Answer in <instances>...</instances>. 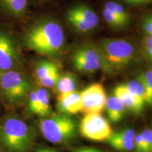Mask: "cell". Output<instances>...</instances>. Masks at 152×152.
I'll return each instance as SVG.
<instances>
[{"instance_id":"1","label":"cell","mask_w":152,"mask_h":152,"mask_svg":"<svg viewBox=\"0 0 152 152\" xmlns=\"http://www.w3.org/2000/svg\"><path fill=\"white\" fill-rule=\"evenodd\" d=\"M19 40L22 48L55 61L66 46L64 30L52 18H42L30 25L23 32Z\"/></svg>"},{"instance_id":"2","label":"cell","mask_w":152,"mask_h":152,"mask_svg":"<svg viewBox=\"0 0 152 152\" xmlns=\"http://www.w3.org/2000/svg\"><path fill=\"white\" fill-rule=\"evenodd\" d=\"M36 132L16 111L0 115V149L4 152H31Z\"/></svg>"},{"instance_id":"3","label":"cell","mask_w":152,"mask_h":152,"mask_svg":"<svg viewBox=\"0 0 152 152\" xmlns=\"http://www.w3.org/2000/svg\"><path fill=\"white\" fill-rule=\"evenodd\" d=\"M33 86L25 72H2L0 75V104L4 111H16L24 106Z\"/></svg>"},{"instance_id":"4","label":"cell","mask_w":152,"mask_h":152,"mask_svg":"<svg viewBox=\"0 0 152 152\" xmlns=\"http://www.w3.org/2000/svg\"><path fill=\"white\" fill-rule=\"evenodd\" d=\"M98 47L103 57V69L108 73L119 71L127 67L135 56L132 44L123 39H104Z\"/></svg>"},{"instance_id":"5","label":"cell","mask_w":152,"mask_h":152,"mask_svg":"<svg viewBox=\"0 0 152 152\" xmlns=\"http://www.w3.org/2000/svg\"><path fill=\"white\" fill-rule=\"evenodd\" d=\"M37 127L43 137L55 144L70 142L76 134L75 121L70 115L60 113L39 118Z\"/></svg>"},{"instance_id":"6","label":"cell","mask_w":152,"mask_h":152,"mask_svg":"<svg viewBox=\"0 0 152 152\" xmlns=\"http://www.w3.org/2000/svg\"><path fill=\"white\" fill-rule=\"evenodd\" d=\"M20 40L11 28L0 24V71L24 72Z\"/></svg>"},{"instance_id":"7","label":"cell","mask_w":152,"mask_h":152,"mask_svg":"<svg viewBox=\"0 0 152 152\" xmlns=\"http://www.w3.org/2000/svg\"><path fill=\"white\" fill-rule=\"evenodd\" d=\"M72 63L77 71L84 73H93L103 68V57L99 47L86 44L77 47L72 54Z\"/></svg>"},{"instance_id":"8","label":"cell","mask_w":152,"mask_h":152,"mask_svg":"<svg viewBox=\"0 0 152 152\" xmlns=\"http://www.w3.org/2000/svg\"><path fill=\"white\" fill-rule=\"evenodd\" d=\"M83 137L95 142L106 141L113 132L109 123L100 114H85L80 123Z\"/></svg>"},{"instance_id":"9","label":"cell","mask_w":152,"mask_h":152,"mask_svg":"<svg viewBox=\"0 0 152 152\" xmlns=\"http://www.w3.org/2000/svg\"><path fill=\"white\" fill-rule=\"evenodd\" d=\"M66 20L76 31L86 33L98 26V15L86 4H78L70 8L66 13Z\"/></svg>"},{"instance_id":"10","label":"cell","mask_w":152,"mask_h":152,"mask_svg":"<svg viewBox=\"0 0 152 152\" xmlns=\"http://www.w3.org/2000/svg\"><path fill=\"white\" fill-rule=\"evenodd\" d=\"M60 75V65L56 61L42 58L34 62L33 76L38 86L54 88Z\"/></svg>"},{"instance_id":"11","label":"cell","mask_w":152,"mask_h":152,"mask_svg":"<svg viewBox=\"0 0 152 152\" xmlns=\"http://www.w3.org/2000/svg\"><path fill=\"white\" fill-rule=\"evenodd\" d=\"M28 115H37L39 118L53 113L50 104V93L47 88L33 86L24 105Z\"/></svg>"},{"instance_id":"12","label":"cell","mask_w":152,"mask_h":152,"mask_svg":"<svg viewBox=\"0 0 152 152\" xmlns=\"http://www.w3.org/2000/svg\"><path fill=\"white\" fill-rule=\"evenodd\" d=\"M83 109L85 114H100L105 109L107 96L103 85L93 83L80 92Z\"/></svg>"},{"instance_id":"13","label":"cell","mask_w":152,"mask_h":152,"mask_svg":"<svg viewBox=\"0 0 152 152\" xmlns=\"http://www.w3.org/2000/svg\"><path fill=\"white\" fill-rule=\"evenodd\" d=\"M28 0H0V16L9 20H20L26 16Z\"/></svg>"},{"instance_id":"14","label":"cell","mask_w":152,"mask_h":152,"mask_svg":"<svg viewBox=\"0 0 152 152\" xmlns=\"http://www.w3.org/2000/svg\"><path fill=\"white\" fill-rule=\"evenodd\" d=\"M135 132L132 128H124L118 132H112L106 142L118 151H130L134 149Z\"/></svg>"},{"instance_id":"15","label":"cell","mask_w":152,"mask_h":152,"mask_svg":"<svg viewBox=\"0 0 152 152\" xmlns=\"http://www.w3.org/2000/svg\"><path fill=\"white\" fill-rule=\"evenodd\" d=\"M56 107L60 113L68 115L82 112L83 104L80 92L75 91L64 96H57Z\"/></svg>"},{"instance_id":"16","label":"cell","mask_w":152,"mask_h":152,"mask_svg":"<svg viewBox=\"0 0 152 152\" xmlns=\"http://www.w3.org/2000/svg\"><path fill=\"white\" fill-rule=\"evenodd\" d=\"M113 95L122 101L125 109L132 113L139 114L143 111L144 104H142L134 95L131 94L124 84L118 85L114 88Z\"/></svg>"},{"instance_id":"17","label":"cell","mask_w":152,"mask_h":152,"mask_svg":"<svg viewBox=\"0 0 152 152\" xmlns=\"http://www.w3.org/2000/svg\"><path fill=\"white\" fill-rule=\"evenodd\" d=\"M104 109H106L110 121L115 123L122 120L124 116L125 106L122 101L113 94L109 97H107Z\"/></svg>"},{"instance_id":"18","label":"cell","mask_w":152,"mask_h":152,"mask_svg":"<svg viewBox=\"0 0 152 152\" xmlns=\"http://www.w3.org/2000/svg\"><path fill=\"white\" fill-rule=\"evenodd\" d=\"M77 88V79L73 74L66 73L61 74L54 87L57 96H61L76 91Z\"/></svg>"},{"instance_id":"19","label":"cell","mask_w":152,"mask_h":152,"mask_svg":"<svg viewBox=\"0 0 152 152\" xmlns=\"http://www.w3.org/2000/svg\"><path fill=\"white\" fill-rule=\"evenodd\" d=\"M112 13L116 18L121 20L123 23L128 25L130 21V15L121 4L113 1H109L105 3L104 8Z\"/></svg>"},{"instance_id":"20","label":"cell","mask_w":152,"mask_h":152,"mask_svg":"<svg viewBox=\"0 0 152 152\" xmlns=\"http://www.w3.org/2000/svg\"><path fill=\"white\" fill-rule=\"evenodd\" d=\"M125 86L131 94L134 95L137 99L145 105L146 104V89L143 83L137 77L134 80L125 83Z\"/></svg>"},{"instance_id":"21","label":"cell","mask_w":152,"mask_h":152,"mask_svg":"<svg viewBox=\"0 0 152 152\" xmlns=\"http://www.w3.org/2000/svg\"><path fill=\"white\" fill-rule=\"evenodd\" d=\"M102 16L106 23L114 29H121L126 26V25L116 18L112 13L105 9L102 10Z\"/></svg>"},{"instance_id":"22","label":"cell","mask_w":152,"mask_h":152,"mask_svg":"<svg viewBox=\"0 0 152 152\" xmlns=\"http://www.w3.org/2000/svg\"><path fill=\"white\" fill-rule=\"evenodd\" d=\"M137 77L140 79L144 85L146 89V99H147L148 95L152 92V70H148L144 73H142Z\"/></svg>"},{"instance_id":"23","label":"cell","mask_w":152,"mask_h":152,"mask_svg":"<svg viewBox=\"0 0 152 152\" xmlns=\"http://www.w3.org/2000/svg\"><path fill=\"white\" fill-rule=\"evenodd\" d=\"M142 134L143 137V151L151 152L152 147V130L146 128L142 131Z\"/></svg>"},{"instance_id":"24","label":"cell","mask_w":152,"mask_h":152,"mask_svg":"<svg viewBox=\"0 0 152 152\" xmlns=\"http://www.w3.org/2000/svg\"><path fill=\"white\" fill-rule=\"evenodd\" d=\"M144 52L146 56L152 62V37L146 36L143 40Z\"/></svg>"},{"instance_id":"25","label":"cell","mask_w":152,"mask_h":152,"mask_svg":"<svg viewBox=\"0 0 152 152\" xmlns=\"http://www.w3.org/2000/svg\"><path fill=\"white\" fill-rule=\"evenodd\" d=\"M142 29L147 36L151 35L152 33V14L147 16L142 20Z\"/></svg>"},{"instance_id":"26","label":"cell","mask_w":152,"mask_h":152,"mask_svg":"<svg viewBox=\"0 0 152 152\" xmlns=\"http://www.w3.org/2000/svg\"><path fill=\"white\" fill-rule=\"evenodd\" d=\"M134 152L143 151V137L142 132L135 134L134 139Z\"/></svg>"},{"instance_id":"27","label":"cell","mask_w":152,"mask_h":152,"mask_svg":"<svg viewBox=\"0 0 152 152\" xmlns=\"http://www.w3.org/2000/svg\"><path fill=\"white\" fill-rule=\"evenodd\" d=\"M123 1L132 5H142L151 2L152 0H123Z\"/></svg>"},{"instance_id":"28","label":"cell","mask_w":152,"mask_h":152,"mask_svg":"<svg viewBox=\"0 0 152 152\" xmlns=\"http://www.w3.org/2000/svg\"><path fill=\"white\" fill-rule=\"evenodd\" d=\"M35 152H57L55 149H53L52 147H38L36 149Z\"/></svg>"},{"instance_id":"29","label":"cell","mask_w":152,"mask_h":152,"mask_svg":"<svg viewBox=\"0 0 152 152\" xmlns=\"http://www.w3.org/2000/svg\"><path fill=\"white\" fill-rule=\"evenodd\" d=\"M95 148H90V147H83L79 148V149H75L73 152H93L94 151Z\"/></svg>"},{"instance_id":"30","label":"cell","mask_w":152,"mask_h":152,"mask_svg":"<svg viewBox=\"0 0 152 152\" xmlns=\"http://www.w3.org/2000/svg\"><path fill=\"white\" fill-rule=\"evenodd\" d=\"M3 111H4V109L2 108V106H1V104H0V115H1V114H2Z\"/></svg>"},{"instance_id":"31","label":"cell","mask_w":152,"mask_h":152,"mask_svg":"<svg viewBox=\"0 0 152 152\" xmlns=\"http://www.w3.org/2000/svg\"><path fill=\"white\" fill-rule=\"evenodd\" d=\"M93 152H106V151H102V150H100V149H95L94 151Z\"/></svg>"},{"instance_id":"32","label":"cell","mask_w":152,"mask_h":152,"mask_svg":"<svg viewBox=\"0 0 152 152\" xmlns=\"http://www.w3.org/2000/svg\"><path fill=\"white\" fill-rule=\"evenodd\" d=\"M1 73H2V71H0V75H1Z\"/></svg>"},{"instance_id":"33","label":"cell","mask_w":152,"mask_h":152,"mask_svg":"<svg viewBox=\"0 0 152 152\" xmlns=\"http://www.w3.org/2000/svg\"><path fill=\"white\" fill-rule=\"evenodd\" d=\"M149 37H152V33H151V35H150V36H149Z\"/></svg>"},{"instance_id":"34","label":"cell","mask_w":152,"mask_h":152,"mask_svg":"<svg viewBox=\"0 0 152 152\" xmlns=\"http://www.w3.org/2000/svg\"><path fill=\"white\" fill-rule=\"evenodd\" d=\"M0 152H4V151H1V150L0 149Z\"/></svg>"},{"instance_id":"35","label":"cell","mask_w":152,"mask_h":152,"mask_svg":"<svg viewBox=\"0 0 152 152\" xmlns=\"http://www.w3.org/2000/svg\"><path fill=\"white\" fill-rule=\"evenodd\" d=\"M151 152H152V147H151Z\"/></svg>"}]
</instances>
